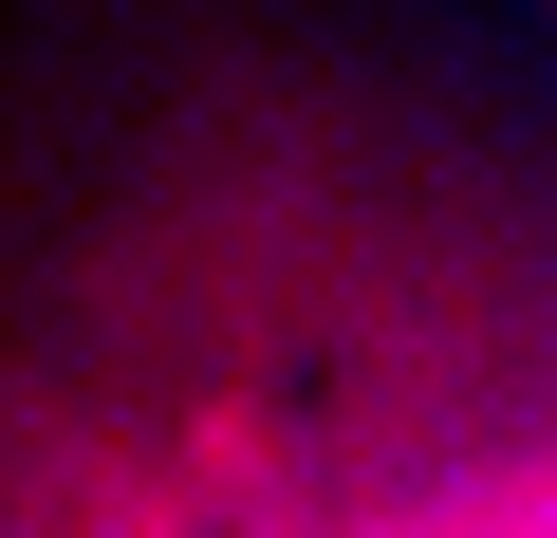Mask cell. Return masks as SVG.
Segmentation results:
<instances>
[{"mask_svg":"<svg viewBox=\"0 0 557 538\" xmlns=\"http://www.w3.org/2000/svg\"><path fill=\"white\" fill-rule=\"evenodd\" d=\"M0 538H539L520 167L260 38L20 130Z\"/></svg>","mask_w":557,"mask_h":538,"instance_id":"6da1fadb","label":"cell"}]
</instances>
